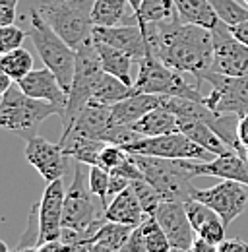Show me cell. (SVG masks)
I'll return each instance as SVG.
<instances>
[{"label":"cell","mask_w":248,"mask_h":252,"mask_svg":"<svg viewBox=\"0 0 248 252\" xmlns=\"http://www.w3.org/2000/svg\"><path fill=\"white\" fill-rule=\"evenodd\" d=\"M202 84H210V94L204 95V105L219 115H248V76L233 78L208 70L196 84L202 90Z\"/></svg>","instance_id":"cell-9"},{"label":"cell","mask_w":248,"mask_h":252,"mask_svg":"<svg viewBox=\"0 0 248 252\" xmlns=\"http://www.w3.org/2000/svg\"><path fill=\"white\" fill-rule=\"evenodd\" d=\"M103 221H105V216L99 214L93 204V194L88 187L84 163L76 161L72 183L66 189V198H64L62 241L68 245H80L92 237Z\"/></svg>","instance_id":"cell-2"},{"label":"cell","mask_w":248,"mask_h":252,"mask_svg":"<svg viewBox=\"0 0 248 252\" xmlns=\"http://www.w3.org/2000/svg\"><path fill=\"white\" fill-rule=\"evenodd\" d=\"M92 37L95 41L107 43V45L126 53L134 63H140L148 55L146 37H144L140 24H123V26H113V28L93 26Z\"/></svg>","instance_id":"cell-16"},{"label":"cell","mask_w":248,"mask_h":252,"mask_svg":"<svg viewBox=\"0 0 248 252\" xmlns=\"http://www.w3.org/2000/svg\"><path fill=\"white\" fill-rule=\"evenodd\" d=\"M103 66L97 53V45L90 37L86 43H82L76 49V72H74V82L68 94V103L62 115V125L64 128L74 123L78 113L93 99V94L99 86V80L103 78Z\"/></svg>","instance_id":"cell-7"},{"label":"cell","mask_w":248,"mask_h":252,"mask_svg":"<svg viewBox=\"0 0 248 252\" xmlns=\"http://www.w3.org/2000/svg\"><path fill=\"white\" fill-rule=\"evenodd\" d=\"M140 231H142L146 252H171V243L154 216L146 218L140 223Z\"/></svg>","instance_id":"cell-32"},{"label":"cell","mask_w":248,"mask_h":252,"mask_svg":"<svg viewBox=\"0 0 248 252\" xmlns=\"http://www.w3.org/2000/svg\"><path fill=\"white\" fill-rule=\"evenodd\" d=\"M214 33V64L212 72L241 78L248 76V45L241 43L227 24H219Z\"/></svg>","instance_id":"cell-11"},{"label":"cell","mask_w":248,"mask_h":252,"mask_svg":"<svg viewBox=\"0 0 248 252\" xmlns=\"http://www.w3.org/2000/svg\"><path fill=\"white\" fill-rule=\"evenodd\" d=\"M185 208H186V214H188V220H190V223H192V227H194L196 233H198L208 221H212L217 216L210 206H206V204H202V202H198V200H194V198L185 202Z\"/></svg>","instance_id":"cell-37"},{"label":"cell","mask_w":248,"mask_h":252,"mask_svg":"<svg viewBox=\"0 0 248 252\" xmlns=\"http://www.w3.org/2000/svg\"><path fill=\"white\" fill-rule=\"evenodd\" d=\"M24 156L31 167L37 169V173L43 177L45 183H55L64 177L68 156L64 154L61 144H53L37 134L26 140Z\"/></svg>","instance_id":"cell-14"},{"label":"cell","mask_w":248,"mask_h":252,"mask_svg":"<svg viewBox=\"0 0 248 252\" xmlns=\"http://www.w3.org/2000/svg\"><path fill=\"white\" fill-rule=\"evenodd\" d=\"M59 144L62 146V150L68 158H72L78 163L90 165V167L99 165V154L105 146V142H101V140H93V138L80 136V134H74V132L62 134Z\"/></svg>","instance_id":"cell-23"},{"label":"cell","mask_w":248,"mask_h":252,"mask_svg":"<svg viewBox=\"0 0 248 252\" xmlns=\"http://www.w3.org/2000/svg\"><path fill=\"white\" fill-rule=\"evenodd\" d=\"M109 181H111V173L105 171L99 165L90 167V175H88V187L92 190V194L101 202L103 212L107 210V198H109Z\"/></svg>","instance_id":"cell-34"},{"label":"cell","mask_w":248,"mask_h":252,"mask_svg":"<svg viewBox=\"0 0 248 252\" xmlns=\"http://www.w3.org/2000/svg\"><path fill=\"white\" fill-rule=\"evenodd\" d=\"M93 2L95 0H39L35 8L72 49H78L92 37Z\"/></svg>","instance_id":"cell-6"},{"label":"cell","mask_w":248,"mask_h":252,"mask_svg":"<svg viewBox=\"0 0 248 252\" xmlns=\"http://www.w3.org/2000/svg\"><path fill=\"white\" fill-rule=\"evenodd\" d=\"M179 130L185 136H188L192 142H196L198 146H202L204 150L214 154L216 158L233 152L210 126L202 123V121H198V119H179Z\"/></svg>","instance_id":"cell-24"},{"label":"cell","mask_w":248,"mask_h":252,"mask_svg":"<svg viewBox=\"0 0 248 252\" xmlns=\"http://www.w3.org/2000/svg\"><path fill=\"white\" fill-rule=\"evenodd\" d=\"M14 24H16V8L0 6V28L14 26Z\"/></svg>","instance_id":"cell-44"},{"label":"cell","mask_w":248,"mask_h":252,"mask_svg":"<svg viewBox=\"0 0 248 252\" xmlns=\"http://www.w3.org/2000/svg\"><path fill=\"white\" fill-rule=\"evenodd\" d=\"M128 152H124L121 146H115V144H105L101 154H99V167H103L105 171L113 173L115 169H119L124 161L128 159Z\"/></svg>","instance_id":"cell-39"},{"label":"cell","mask_w":248,"mask_h":252,"mask_svg":"<svg viewBox=\"0 0 248 252\" xmlns=\"http://www.w3.org/2000/svg\"><path fill=\"white\" fill-rule=\"evenodd\" d=\"M20 0H0V6H10V8H18Z\"/></svg>","instance_id":"cell-48"},{"label":"cell","mask_w":248,"mask_h":252,"mask_svg":"<svg viewBox=\"0 0 248 252\" xmlns=\"http://www.w3.org/2000/svg\"><path fill=\"white\" fill-rule=\"evenodd\" d=\"M74 252H117L111 247L103 245V243H95V241H86L80 245H74Z\"/></svg>","instance_id":"cell-42"},{"label":"cell","mask_w":248,"mask_h":252,"mask_svg":"<svg viewBox=\"0 0 248 252\" xmlns=\"http://www.w3.org/2000/svg\"><path fill=\"white\" fill-rule=\"evenodd\" d=\"M216 14L219 16V20L223 24H227L229 28L247 22L248 20V8L241 6L237 0H210Z\"/></svg>","instance_id":"cell-33"},{"label":"cell","mask_w":248,"mask_h":252,"mask_svg":"<svg viewBox=\"0 0 248 252\" xmlns=\"http://www.w3.org/2000/svg\"><path fill=\"white\" fill-rule=\"evenodd\" d=\"M134 14L138 24H161L173 20L177 16V8L173 0H142V6Z\"/></svg>","instance_id":"cell-29"},{"label":"cell","mask_w":248,"mask_h":252,"mask_svg":"<svg viewBox=\"0 0 248 252\" xmlns=\"http://www.w3.org/2000/svg\"><path fill=\"white\" fill-rule=\"evenodd\" d=\"M0 252H10V249H8V245H6V243H4L2 239H0Z\"/></svg>","instance_id":"cell-50"},{"label":"cell","mask_w":248,"mask_h":252,"mask_svg":"<svg viewBox=\"0 0 248 252\" xmlns=\"http://www.w3.org/2000/svg\"><path fill=\"white\" fill-rule=\"evenodd\" d=\"M179 18L185 24L200 26L206 30H216L221 24L210 0H173Z\"/></svg>","instance_id":"cell-25"},{"label":"cell","mask_w":248,"mask_h":252,"mask_svg":"<svg viewBox=\"0 0 248 252\" xmlns=\"http://www.w3.org/2000/svg\"><path fill=\"white\" fill-rule=\"evenodd\" d=\"M30 37L45 66L59 78L66 94H70L76 72V49H72L33 6L30 8Z\"/></svg>","instance_id":"cell-4"},{"label":"cell","mask_w":248,"mask_h":252,"mask_svg":"<svg viewBox=\"0 0 248 252\" xmlns=\"http://www.w3.org/2000/svg\"><path fill=\"white\" fill-rule=\"evenodd\" d=\"M93 26L113 28L123 24H138L128 0H95L92 8Z\"/></svg>","instance_id":"cell-22"},{"label":"cell","mask_w":248,"mask_h":252,"mask_svg":"<svg viewBox=\"0 0 248 252\" xmlns=\"http://www.w3.org/2000/svg\"><path fill=\"white\" fill-rule=\"evenodd\" d=\"M134 94L185 97L204 103V94L200 92L198 86H190L185 80V74L169 68L150 53L138 63V78L134 82Z\"/></svg>","instance_id":"cell-8"},{"label":"cell","mask_w":248,"mask_h":252,"mask_svg":"<svg viewBox=\"0 0 248 252\" xmlns=\"http://www.w3.org/2000/svg\"><path fill=\"white\" fill-rule=\"evenodd\" d=\"M161 107V95L134 94L128 99L111 107V125L113 126H132L144 115Z\"/></svg>","instance_id":"cell-20"},{"label":"cell","mask_w":248,"mask_h":252,"mask_svg":"<svg viewBox=\"0 0 248 252\" xmlns=\"http://www.w3.org/2000/svg\"><path fill=\"white\" fill-rule=\"evenodd\" d=\"M53 115L61 117L57 105L26 95L18 84L0 97V130L14 132L24 140L37 136L39 126Z\"/></svg>","instance_id":"cell-3"},{"label":"cell","mask_w":248,"mask_h":252,"mask_svg":"<svg viewBox=\"0 0 248 252\" xmlns=\"http://www.w3.org/2000/svg\"><path fill=\"white\" fill-rule=\"evenodd\" d=\"M26 37H30V33L24 32L22 28L14 26H4L0 28V57L6 53H12L16 49H20L26 41Z\"/></svg>","instance_id":"cell-36"},{"label":"cell","mask_w":248,"mask_h":252,"mask_svg":"<svg viewBox=\"0 0 248 252\" xmlns=\"http://www.w3.org/2000/svg\"><path fill=\"white\" fill-rule=\"evenodd\" d=\"M64 198L66 189L62 179L55 183H47L43 196L39 200V245L61 241L62 239V212H64Z\"/></svg>","instance_id":"cell-13"},{"label":"cell","mask_w":248,"mask_h":252,"mask_svg":"<svg viewBox=\"0 0 248 252\" xmlns=\"http://www.w3.org/2000/svg\"><path fill=\"white\" fill-rule=\"evenodd\" d=\"M128 2H130V6H132L134 12H138V8L142 6V0H128Z\"/></svg>","instance_id":"cell-49"},{"label":"cell","mask_w":248,"mask_h":252,"mask_svg":"<svg viewBox=\"0 0 248 252\" xmlns=\"http://www.w3.org/2000/svg\"><path fill=\"white\" fill-rule=\"evenodd\" d=\"M103 216L107 221L123 223V225H130V227H136L146 218H150L144 212V208H142V204H140V200H138L136 192L132 190V187H128L121 194L113 196V202L107 206Z\"/></svg>","instance_id":"cell-21"},{"label":"cell","mask_w":248,"mask_h":252,"mask_svg":"<svg viewBox=\"0 0 248 252\" xmlns=\"http://www.w3.org/2000/svg\"><path fill=\"white\" fill-rule=\"evenodd\" d=\"M0 68L14 80V84H18L33 70V57L30 51L20 47V49L0 57Z\"/></svg>","instance_id":"cell-31"},{"label":"cell","mask_w":248,"mask_h":252,"mask_svg":"<svg viewBox=\"0 0 248 252\" xmlns=\"http://www.w3.org/2000/svg\"><path fill=\"white\" fill-rule=\"evenodd\" d=\"M148 53L169 68L192 74L196 84L212 70L214 64V33L212 30L185 24L179 14L161 24H140Z\"/></svg>","instance_id":"cell-1"},{"label":"cell","mask_w":248,"mask_h":252,"mask_svg":"<svg viewBox=\"0 0 248 252\" xmlns=\"http://www.w3.org/2000/svg\"><path fill=\"white\" fill-rule=\"evenodd\" d=\"M132 229H134V227H130V225H123V223H115V221L105 220L88 241L103 243V245L111 247L113 251L121 252V249L124 247V243L128 241V237H130V233H132ZM84 243H86V241H84Z\"/></svg>","instance_id":"cell-30"},{"label":"cell","mask_w":248,"mask_h":252,"mask_svg":"<svg viewBox=\"0 0 248 252\" xmlns=\"http://www.w3.org/2000/svg\"><path fill=\"white\" fill-rule=\"evenodd\" d=\"M95 45H97V53H99V59H101L103 72L105 74H111V76H115L119 80H123L124 84H128V86L134 88V82L130 78V66H132L134 61L126 53L115 49V47H111V45H107V43L95 41Z\"/></svg>","instance_id":"cell-27"},{"label":"cell","mask_w":248,"mask_h":252,"mask_svg":"<svg viewBox=\"0 0 248 252\" xmlns=\"http://www.w3.org/2000/svg\"><path fill=\"white\" fill-rule=\"evenodd\" d=\"M37 2H39V0H37Z\"/></svg>","instance_id":"cell-53"},{"label":"cell","mask_w":248,"mask_h":252,"mask_svg":"<svg viewBox=\"0 0 248 252\" xmlns=\"http://www.w3.org/2000/svg\"><path fill=\"white\" fill-rule=\"evenodd\" d=\"M12 86H14V80H12V78H10V76L0 68V97L6 94Z\"/></svg>","instance_id":"cell-47"},{"label":"cell","mask_w":248,"mask_h":252,"mask_svg":"<svg viewBox=\"0 0 248 252\" xmlns=\"http://www.w3.org/2000/svg\"><path fill=\"white\" fill-rule=\"evenodd\" d=\"M18 86L24 94L33 97V99H41V101H49V103L57 105L61 109V117L64 115V109L68 103V94L64 92L59 78L47 66L39 68V70H31L24 80L18 82Z\"/></svg>","instance_id":"cell-18"},{"label":"cell","mask_w":248,"mask_h":252,"mask_svg":"<svg viewBox=\"0 0 248 252\" xmlns=\"http://www.w3.org/2000/svg\"><path fill=\"white\" fill-rule=\"evenodd\" d=\"M217 252H248V243L241 237L225 239L223 243L217 245Z\"/></svg>","instance_id":"cell-40"},{"label":"cell","mask_w":248,"mask_h":252,"mask_svg":"<svg viewBox=\"0 0 248 252\" xmlns=\"http://www.w3.org/2000/svg\"><path fill=\"white\" fill-rule=\"evenodd\" d=\"M188 167L194 177H216L248 187V161L235 152L217 156L212 161H188Z\"/></svg>","instance_id":"cell-17"},{"label":"cell","mask_w":248,"mask_h":252,"mask_svg":"<svg viewBox=\"0 0 248 252\" xmlns=\"http://www.w3.org/2000/svg\"><path fill=\"white\" fill-rule=\"evenodd\" d=\"M124 152L134 156H152L163 159H190V161H212L216 158L196 142H192L183 132L163 134V136H142L134 144L126 146Z\"/></svg>","instance_id":"cell-10"},{"label":"cell","mask_w":248,"mask_h":252,"mask_svg":"<svg viewBox=\"0 0 248 252\" xmlns=\"http://www.w3.org/2000/svg\"><path fill=\"white\" fill-rule=\"evenodd\" d=\"M132 130H136L140 136H163V134H173L181 132L179 130V117L165 107H157L144 115L138 123L132 125Z\"/></svg>","instance_id":"cell-26"},{"label":"cell","mask_w":248,"mask_h":252,"mask_svg":"<svg viewBox=\"0 0 248 252\" xmlns=\"http://www.w3.org/2000/svg\"><path fill=\"white\" fill-rule=\"evenodd\" d=\"M231 33L241 41V43H245L248 45V20L247 22H241V24H237V26H233L231 28Z\"/></svg>","instance_id":"cell-45"},{"label":"cell","mask_w":248,"mask_h":252,"mask_svg":"<svg viewBox=\"0 0 248 252\" xmlns=\"http://www.w3.org/2000/svg\"><path fill=\"white\" fill-rule=\"evenodd\" d=\"M37 241H39V202L31 206L26 231H24V235L20 237V241H18V245H16V251L33 249V247H37Z\"/></svg>","instance_id":"cell-38"},{"label":"cell","mask_w":248,"mask_h":252,"mask_svg":"<svg viewBox=\"0 0 248 252\" xmlns=\"http://www.w3.org/2000/svg\"><path fill=\"white\" fill-rule=\"evenodd\" d=\"M239 140L248 150V115L241 117V121H239Z\"/></svg>","instance_id":"cell-46"},{"label":"cell","mask_w":248,"mask_h":252,"mask_svg":"<svg viewBox=\"0 0 248 252\" xmlns=\"http://www.w3.org/2000/svg\"><path fill=\"white\" fill-rule=\"evenodd\" d=\"M130 95H134V88L124 84L123 80L111 76V74H103V78L99 80V86L93 94V101L103 103V105H117L124 99H128Z\"/></svg>","instance_id":"cell-28"},{"label":"cell","mask_w":248,"mask_h":252,"mask_svg":"<svg viewBox=\"0 0 248 252\" xmlns=\"http://www.w3.org/2000/svg\"><path fill=\"white\" fill-rule=\"evenodd\" d=\"M132 190L136 192V196H138V200H140V204H142V208H144V212L148 214V216H155V212H157V208H159V204L163 202V198L159 196V192L146 181V179H138V181H132Z\"/></svg>","instance_id":"cell-35"},{"label":"cell","mask_w":248,"mask_h":252,"mask_svg":"<svg viewBox=\"0 0 248 252\" xmlns=\"http://www.w3.org/2000/svg\"><path fill=\"white\" fill-rule=\"evenodd\" d=\"M111 105H103L97 101H90L74 119V123L64 128L62 134L74 132L80 136H88L93 140H101L105 142V136L111 128Z\"/></svg>","instance_id":"cell-19"},{"label":"cell","mask_w":248,"mask_h":252,"mask_svg":"<svg viewBox=\"0 0 248 252\" xmlns=\"http://www.w3.org/2000/svg\"><path fill=\"white\" fill-rule=\"evenodd\" d=\"M243 2H245V4H247V6H248V0H243Z\"/></svg>","instance_id":"cell-51"},{"label":"cell","mask_w":248,"mask_h":252,"mask_svg":"<svg viewBox=\"0 0 248 252\" xmlns=\"http://www.w3.org/2000/svg\"><path fill=\"white\" fill-rule=\"evenodd\" d=\"M247 161H248V150H247Z\"/></svg>","instance_id":"cell-52"},{"label":"cell","mask_w":248,"mask_h":252,"mask_svg":"<svg viewBox=\"0 0 248 252\" xmlns=\"http://www.w3.org/2000/svg\"><path fill=\"white\" fill-rule=\"evenodd\" d=\"M130 185H132L130 179H126V177H123V175H115V173H111V181H109V196H117V194H121V192L128 189Z\"/></svg>","instance_id":"cell-41"},{"label":"cell","mask_w":248,"mask_h":252,"mask_svg":"<svg viewBox=\"0 0 248 252\" xmlns=\"http://www.w3.org/2000/svg\"><path fill=\"white\" fill-rule=\"evenodd\" d=\"M192 198L210 206L225 225L237 220L248 204V194L241 183L221 181L212 189H192Z\"/></svg>","instance_id":"cell-12"},{"label":"cell","mask_w":248,"mask_h":252,"mask_svg":"<svg viewBox=\"0 0 248 252\" xmlns=\"http://www.w3.org/2000/svg\"><path fill=\"white\" fill-rule=\"evenodd\" d=\"M154 218L159 221L161 229L165 231V235H167V239L171 243V249L190 251V247H192V243H194V239L198 235H196L190 220H188L185 202L163 200L159 204Z\"/></svg>","instance_id":"cell-15"},{"label":"cell","mask_w":248,"mask_h":252,"mask_svg":"<svg viewBox=\"0 0 248 252\" xmlns=\"http://www.w3.org/2000/svg\"><path fill=\"white\" fill-rule=\"evenodd\" d=\"M188 252H217V245L206 241V239H202V237H196Z\"/></svg>","instance_id":"cell-43"},{"label":"cell","mask_w":248,"mask_h":252,"mask_svg":"<svg viewBox=\"0 0 248 252\" xmlns=\"http://www.w3.org/2000/svg\"><path fill=\"white\" fill-rule=\"evenodd\" d=\"M142 177L154 187L163 200L169 202H188L192 200V181L196 179L190 173V159H163L152 156H134L130 154Z\"/></svg>","instance_id":"cell-5"}]
</instances>
